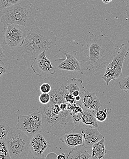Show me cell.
<instances>
[{"instance_id": "cell-1", "label": "cell", "mask_w": 129, "mask_h": 159, "mask_svg": "<svg viewBox=\"0 0 129 159\" xmlns=\"http://www.w3.org/2000/svg\"><path fill=\"white\" fill-rule=\"evenodd\" d=\"M86 44L88 63L95 72L106 68L117 54L114 43L103 34H87Z\"/></svg>"}, {"instance_id": "cell-2", "label": "cell", "mask_w": 129, "mask_h": 159, "mask_svg": "<svg viewBox=\"0 0 129 159\" xmlns=\"http://www.w3.org/2000/svg\"><path fill=\"white\" fill-rule=\"evenodd\" d=\"M56 42L53 32L43 27L33 28L20 47L22 57L27 61L33 60L44 51L56 47Z\"/></svg>"}, {"instance_id": "cell-3", "label": "cell", "mask_w": 129, "mask_h": 159, "mask_svg": "<svg viewBox=\"0 0 129 159\" xmlns=\"http://www.w3.org/2000/svg\"><path fill=\"white\" fill-rule=\"evenodd\" d=\"M1 22L15 24L25 27L33 25L37 19V10L29 0H20L18 2L0 11Z\"/></svg>"}, {"instance_id": "cell-4", "label": "cell", "mask_w": 129, "mask_h": 159, "mask_svg": "<svg viewBox=\"0 0 129 159\" xmlns=\"http://www.w3.org/2000/svg\"><path fill=\"white\" fill-rule=\"evenodd\" d=\"M41 116L43 120L42 132L51 133L60 138L65 134L72 133L75 128L73 116L68 109L61 111L58 114L53 116Z\"/></svg>"}, {"instance_id": "cell-5", "label": "cell", "mask_w": 129, "mask_h": 159, "mask_svg": "<svg viewBox=\"0 0 129 159\" xmlns=\"http://www.w3.org/2000/svg\"><path fill=\"white\" fill-rule=\"evenodd\" d=\"M31 139L16 127L11 128L5 142L11 159L27 158Z\"/></svg>"}, {"instance_id": "cell-6", "label": "cell", "mask_w": 129, "mask_h": 159, "mask_svg": "<svg viewBox=\"0 0 129 159\" xmlns=\"http://www.w3.org/2000/svg\"><path fill=\"white\" fill-rule=\"evenodd\" d=\"M58 51L65 56L66 58L56 59L54 62L57 69L78 72L82 75L88 70L87 61L84 60L78 61L76 58L77 55L76 51L67 52L62 48H60Z\"/></svg>"}, {"instance_id": "cell-7", "label": "cell", "mask_w": 129, "mask_h": 159, "mask_svg": "<svg viewBox=\"0 0 129 159\" xmlns=\"http://www.w3.org/2000/svg\"><path fill=\"white\" fill-rule=\"evenodd\" d=\"M129 52V48L125 44H121L119 51L112 61L106 67L105 75L102 79L109 85L111 81L117 80L123 75L122 69L124 61Z\"/></svg>"}, {"instance_id": "cell-8", "label": "cell", "mask_w": 129, "mask_h": 159, "mask_svg": "<svg viewBox=\"0 0 129 159\" xmlns=\"http://www.w3.org/2000/svg\"><path fill=\"white\" fill-rule=\"evenodd\" d=\"M43 120L41 113L38 111L28 115H19L15 127L32 138L36 134L42 132Z\"/></svg>"}, {"instance_id": "cell-9", "label": "cell", "mask_w": 129, "mask_h": 159, "mask_svg": "<svg viewBox=\"0 0 129 159\" xmlns=\"http://www.w3.org/2000/svg\"><path fill=\"white\" fill-rule=\"evenodd\" d=\"M3 43L11 48L20 47L26 37V27L15 24H4Z\"/></svg>"}, {"instance_id": "cell-10", "label": "cell", "mask_w": 129, "mask_h": 159, "mask_svg": "<svg viewBox=\"0 0 129 159\" xmlns=\"http://www.w3.org/2000/svg\"><path fill=\"white\" fill-rule=\"evenodd\" d=\"M69 80L66 77L60 78L49 77L44 79V82L50 84L51 87V90L49 93L51 96V102L58 104L65 102V95L69 93L65 86Z\"/></svg>"}, {"instance_id": "cell-11", "label": "cell", "mask_w": 129, "mask_h": 159, "mask_svg": "<svg viewBox=\"0 0 129 159\" xmlns=\"http://www.w3.org/2000/svg\"><path fill=\"white\" fill-rule=\"evenodd\" d=\"M72 133H78L82 136L83 144L86 148H92L94 143L105 137L98 130L97 128L88 126L82 123L76 126Z\"/></svg>"}, {"instance_id": "cell-12", "label": "cell", "mask_w": 129, "mask_h": 159, "mask_svg": "<svg viewBox=\"0 0 129 159\" xmlns=\"http://www.w3.org/2000/svg\"><path fill=\"white\" fill-rule=\"evenodd\" d=\"M46 51L36 57L30 66L33 73L38 76L46 75H54L56 73L55 68L50 60L46 56Z\"/></svg>"}, {"instance_id": "cell-13", "label": "cell", "mask_w": 129, "mask_h": 159, "mask_svg": "<svg viewBox=\"0 0 129 159\" xmlns=\"http://www.w3.org/2000/svg\"><path fill=\"white\" fill-rule=\"evenodd\" d=\"M51 147L50 143L40 133L36 134L31 139L29 151L33 159H40L45 158L44 152Z\"/></svg>"}, {"instance_id": "cell-14", "label": "cell", "mask_w": 129, "mask_h": 159, "mask_svg": "<svg viewBox=\"0 0 129 159\" xmlns=\"http://www.w3.org/2000/svg\"><path fill=\"white\" fill-rule=\"evenodd\" d=\"M81 104L83 111H99V109L102 106L100 99L95 93H92L86 90L81 99Z\"/></svg>"}, {"instance_id": "cell-15", "label": "cell", "mask_w": 129, "mask_h": 159, "mask_svg": "<svg viewBox=\"0 0 129 159\" xmlns=\"http://www.w3.org/2000/svg\"><path fill=\"white\" fill-rule=\"evenodd\" d=\"M60 140L71 148L83 144L82 136L78 133H67L62 136Z\"/></svg>"}, {"instance_id": "cell-16", "label": "cell", "mask_w": 129, "mask_h": 159, "mask_svg": "<svg viewBox=\"0 0 129 159\" xmlns=\"http://www.w3.org/2000/svg\"><path fill=\"white\" fill-rule=\"evenodd\" d=\"M92 155L88 153L83 144L78 145L68 153L67 159H91Z\"/></svg>"}, {"instance_id": "cell-17", "label": "cell", "mask_w": 129, "mask_h": 159, "mask_svg": "<svg viewBox=\"0 0 129 159\" xmlns=\"http://www.w3.org/2000/svg\"><path fill=\"white\" fill-rule=\"evenodd\" d=\"M107 152L105 146V138L93 144L92 148V159H101Z\"/></svg>"}, {"instance_id": "cell-18", "label": "cell", "mask_w": 129, "mask_h": 159, "mask_svg": "<svg viewBox=\"0 0 129 159\" xmlns=\"http://www.w3.org/2000/svg\"><path fill=\"white\" fill-rule=\"evenodd\" d=\"M82 80L81 78H73L68 81V84L65 86V89L69 93L73 94L75 91H79L82 95L84 94L86 90L82 85Z\"/></svg>"}, {"instance_id": "cell-19", "label": "cell", "mask_w": 129, "mask_h": 159, "mask_svg": "<svg viewBox=\"0 0 129 159\" xmlns=\"http://www.w3.org/2000/svg\"><path fill=\"white\" fill-rule=\"evenodd\" d=\"M82 122L84 124L98 128L99 125L95 117V114L92 111H83Z\"/></svg>"}, {"instance_id": "cell-20", "label": "cell", "mask_w": 129, "mask_h": 159, "mask_svg": "<svg viewBox=\"0 0 129 159\" xmlns=\"http://www.w3.org/2000/svg\"><path fill=\"white\" fill-rule=\"evenodd\" d=\"M11 128L4 119L0 120V141H4L6 138Z\"/></svg>"}, {"instance_id": "cell-21", "label": "cell", "mask_w": 129, "mask_h": 159, "mask_svg": "<svg viewBox=\"0 0 129 159\" xmlns=\"http://www.w3.org/2000/svg\"><path fill=\"white\" fill-rule=\"evenodd\" d=\"M8 147L4 141H0V159H11Z\"/></svg>"}, {"instance_id": "cell-22", "label": "cell", "mask_w": 129, "mask_h": 159, "mask_svg": "<svg viewBox=\"0 0 129 159\" xmlns=\"http://www.w3.org/2000/svg\"><path fill=\"white\" fill-rule=\"evenodd\" d=\"M120 89L126 93L129 91V75L124 76L119 82Z\"/></svg>"}, {"instance_id": "cell-23", "label": "cell", "mask_w": 129, "mask_h": 159, "mask_svg": "<svg viewBox=\"0 0 129 159\" xmlns=\"http://www.w3.org/2000/svg\"><path fill=\"white\" fill-rule=\"evenodd\" d=\"M20 1V0H0V9L8 7Z\"/></svg>"}, {"instance_id": "cell-24", "label": "cell", "mask_w": 129, "mask_h": 159, "mask_svg": "<svg viewBox=\"0 0 129 159\" xmlns=\"http://www.w3.org/2000/svg\"><path fill=\"white\" fill-rule=\"evenodd\" d=\"M39 101L41 104L46 105L51 101V96L49 93H43L40 94L39 97Z\"/></svg>"}, {"instance_id": "cell-25", "label": "cell", "mask_w": 129, "mask_h": 159, "mask_svg": "<svg viewBox=\"0 0 129 159\" xmlns=\"http://www.w3.org/2000/svg\"><path fill=\"white\" fill-rule=\"evenodd\" d=\"M83 113V112H82L77 113L71 114L73 116V120L75 127L82 123V119Z\"/></svg>"}, {"instance_id": "cell-26", "label": "cell", "mask_w": 129, "mask_h": 159, "mask_svg": "<svg viewBox=\"0 0 129 159\" xmlns=\"http://www.w3.org/2000/svg\"><path fill=\"white\" fill-rule=\"evenodd\" d=\"M95 117L98 122H104L106 120L107 114L105 111H99L95 114Z\"/></svg>"}, {"instance_id": "cell-27", "label": "cell", "mask_w": 129, "mask_h": 159, "mask_svg": "<svg viewBox=\"0 0 129 159\" xmlns=\"http://www.w3.org/2000/svg\"><path fill=\"white\" fill-rule=\"evenodd\" d=\"M39 89L41 93L49 94L51 90V87L50 84L45 82L40 85Z\"/></svg>"}, {"instance_id": "cell-28", "label": "cell", "mask_w": 129, "mask_h": 159, "mask_svg": "<svg viewBox=\"0 0 129 159\" xmlns=\"http://www.w3.org/2000/svg\"><path fill=\"white\" fill-rule=\"evenodd\" d=\"M65 102L67 103H70V104H74L76 102V100H75V97H74L73 95L71 93H68L65 95Z\"/></svg>"}, {"instance_id": "cell-29", "label": "cell", "mask_w": 129, "mask_h": 159, "mask_svg": "<svg viewBox=\"0 0 129 159\" xmlns=\"http://www.w3.org/2000/svg\"><path fill=\"white\" fill-rule=\"evenodd\" d=\"M7 72L5 64L2 60H0V77Z\"/></svg>"}, {"instance_id": "cell-30", "label": "cell", "mask_w": 129, "mask_h": 159, "mask_svg": "<svg viewBox=\"0 0 129 159\" xmlns=\"http://www.w3.org/2000/svg\"><path fill=\"white\" fill-rule=\"evenodd\" d=\"M57 155L56 153L51 152V153H49L46 156V159H57Z\"/></svg>"}, {"instance_id": "cell-31", "label": "cell", "mask_w": 129, "mask_h": 159, "mask_svg": "<svg viewBox=\"0 0 129 159\" xmlns=\"http://www.w3.org/2000/svg\"><path fill=\"white\" fill-rule=\"evenodd\" d=\"M67 107H68V103L64 102L60 104V107L61 111H65L67 110Z\"/></svg>"}, {"instance_id": "cell-32", "label": "cell", "mask_w": 129, "mask_h": 159, "mask_svg": "<svg viewBox=\"0 0 129 159\" xmlns=\"http://www.w3.org/2000/svg\"><path fill=\"white\" fill-rule=\"evenodd\" d=\"M6 57V56L4 54L3 52L2 48V45H0V58L1 60H2L3 59Z\"/></svg>"}, {"instance_id": "cell-33", "label": "cell", "mask_w": 129, "mask_h": 159, "mask_svg": "<svg viewBox=\"0 0 129 159\" xmlns=\"http://www.w3.org/2000/svg\"><path fill=\"white\" fill-rule=\"evenodd\" d=\"M67 158V157H66V155L64 153H61V154L58 155L57 157V159H63Z\"/></svg>"}, {"instance_id": "cell-34", "label": "cell", "mask_w": 129, "mask_h": 159, "mask_svg": "<svg viewBox=\"0 0 129 159\" xmlns=\"http://www.w3.org/2000/svg\"><path fill=\"white\" fill-rule=\"evenodd\" d=\"M126 12L127 17L129 18V2H127V6H126Z\"/></svg>"}, {"instance_id": "cell-35", "label": "cell", "mask_w": 129, "mask_h": 159, "mask_svg": "<svg viewBox=\"0 0 129 159\" xmlns=\"http://www.w3.org/2000/svg\"><path fill=\"white\" fill-rule=\"evenodd\" d=\"M103 3L105 4H109L111 2H112L113 0H102Z\"/></svg>"}, {"instance_id": "cell-36", "label": "cell", "mask_w": 129, "mask_h": 159, "mask_svg": "<svg viewBox=\"0 0 129 159\" xmlns=\"http://www.w3.org/2000/svg\"><path fill=\"white\" fill-rule=\"evenodd\" d=\"M104 111H105V112L106 113L108 114L110 113L111 111V109L107 108L105 109L104 110Z\"/></svg>"}, {"instance_id": "cell-37", "label": "cell", "mask_w": 129, "mask_h": 159, "mask_svg": "<svg viewBox=\"0 0 129 159\" xmlns=\"http://www.w3.org/2000/svg\"><path fill=\"white\" fill-rule=\"evenodd\" d=\"M121 1L123 2H129V0H121Z\"/></svg>"}]
</instances>
